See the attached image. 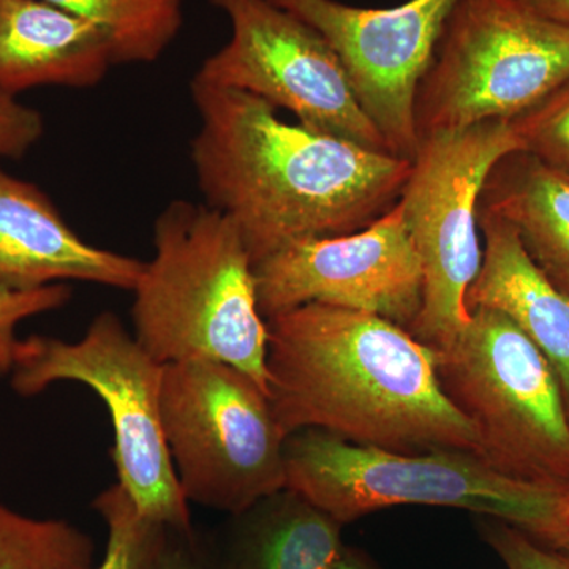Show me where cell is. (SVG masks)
<instances>
[{
  "label": "cell",
  "mask_w": 569,
  "mask_h": 569,
  "mask_svg": "<svg viewBox=\"0 0 569 569\" xmlns=\"http://www.w3.org/2000/svg\"><path fill=\"white\" fill-rule=\"evenodd\" d=\"M190 93L198 187L233 222L253 264L295 242L362 230L399 200L410 160L284 122L250 93L194 78Z\"/></svg>",
  "instance_id": "cell-1"
},
{
  "label": "cell",
  "mask_w": 569,
  "mask_h": 569,
  "mask_svg": "<svg viewBox=\"0 0 569 569\" xmlns=\"http://www.w3.org/2000/svg\"><path fill=\"white\" fill-rule=\"evenodd\" d=\"M266 321L269 399L284 436L318 429L389 451L481 456L477 427L441 387L436 351L402 326L325 305Z\"/></svg>",
  "instance_id": "cell-2"
},
{
  "label": "cell",
  "mask_w": 569,
  "mask_h": 569,
  "mask_svg": "<svg viewBox=\"0 0 569 569\" xmlns=\"http://www.w3.org/2000/svg\"><path fill=\"white\" fill-rule=\"evenodd\" d=\"M153 250L132 291L138 342L162 365L233 366L269 395L268 321L233 222L206 203L171 201L153 223Z\"/></svg>",
  "instance_id": "cell-3"
},
{
  "label": "cell",
  "mask_w": 569,
  "mask_h": 569,
  "mask_svg": "<svg viewBox=\"0 0 569 569\" xmlns=\"http://www.w3.org/2000/svg\"><path fill=\"white\" fill-rule=\"evenodd\" d=\"M283 456L284 488L342 526L381 509L418 505L503 520L550 549L559 550L567 535L565 489L509 478L473 452H397L302 429L287 437Z\"/></svg>",
  "instance_id": "cell-4"
},
{
  "label": "cell",
  "mask_w": 569,
  "mask_h": 569,
  "mask_svg": "<svg viewBox=\"0 0 569 569\" xmlns=\"http://www.w3.org/2000/svg\"><path fill=\"white\" fill-rule=\"evenodd\" d=\"M163 369L116 313L102 312L77 342L50 336L21 339L10 385L21 397L39 396L61 381L91 388L110 413L118 485L144 518L192 531L189 501L164 440Z\"/></svg>",
  "instance_id": "cell-5"
},
{
  "label": "cell",
  "mask_w": 569,
  "mask_h": 569,
  "mask_svg": "<svg viewBox=\"0 0 569 569\" xmlns=\"http://www.w3.org/2000/svg\"><path fill=\"white\" fill-rule=\"evenodd\" d=\"M437 359L441 387L477 427L486 462L519 481L568 488L567 399L548 358L518 326L478 307Z\"/></svg>",
  "instance_id": "cell-6"
},
{
  "label": "cell",
  "mask_w": 569,
  "mask_h": 569,
  "mask_svg": "<svg viewBox=\"0 0 569 569\" xmlns=\"http://www.w3.org/2000/svg\"><path fill=\"white\" fill-rule=\"evenodd\" d=\"M569 80V26L519 0H459L415 99L418 140L515 121Z\"/></svg>",
  "instance_id": "cell-7"
},
{
  "label": "cell",
  "mask_w": 569,
  "mask_h": 569,
  "mask_svg": "<svg viewBox=\"0 0 569 569\" xmlns=\"http://www.w3.org/2000/svg\"><path fill=\"white\" fill-rule=\"evenodd\" d=\"M523 151L508 121L441 130L419 140L399 204L422 271V306L408 332L445 353L470 320L466 296L482 263L478 204L490 171Z\"/></svg>",
  "instance_id": "cell-8"
},
{
  "label": "cell",
  "mask_w": 569,
  "mask_h": 569,
  "mask_svg": "<svg viewBox=\"0 0 569 569\" xmlns=\"http://www.w3.org/2000/svg\"><path fill=\"white\" fill-rule=\"evenodd\" d=\"M160 413L189 503L239 515L284 488V440L252 377L209 359L164 365Z\"/></svg>",
  "instance_id": "cell-9"
},
{
  "label": "cell",
  "mask_w": 569,
  "mask_h": 569,
  "mask_svg": "<svg viewBox=\"0 0 569 569\" xmlns=\"http://www.w3.org/2000/svg\"><path fill=\"white\" fill-rule=\"evenodd\" d=\"M209 2L230 20L231 39L201 63L194 80L258 97L307 129L392 153L316 29L272 0Z\"/></svg>",
  "instance_id": "cell-10"
},
{
  "label": "cell",
  "mask_w": 569,
  "mask_h": 569,
  "mask_svg": "<svg viewBox=\"0 0 569 569\" xmlns=\"http://www.w3.org/2000/svg\"><path fill=\"white\" fill-rule=\"evenodd\" d=\"M316 29L342 62L356 100L389 149L413 159L415 99L459 0L366 9L339 0H272Z\"/></svg>",
  "instance_id": "cell-11"
},
{
  "label": "cell",
  "mask_w": 569,
  "mask_h": 569,
  "mask_svg": "<svg viewBox=\"0 0 569 569\" xmlns=\"http://www.w3.org/2000/svg\"><path fill=\"white\" fill-rule=\"evenodd\" d=\"M253 271L264 320L325 305L373 313L408 331L422 306L421 263L397 203L362 230L295 242Z\"/></svg>",
  "instance_id": "cell-12"
},
{
  "label": "cell",
  "mask_w": 569,
  "mask_h": 569,
  "mask_svg": "<svg viewBox=\"0 0 569 569\" xmlns=\"http://www.w3.org/2000/svg\"><path fill=\"white\" fill-rule=\"evenodd\" d=\"M144 261L89 244L39 187L0 164V287L89 282L133 291Z\"/></svg>",
  "instance_id": "cell-13"
},
{
  "label": "cell",
  "mask_w": 569,
  "mask_h": 569,
  "mask_svg": "<svg viewBox=\"0 0 569 569\" xmlns=\"http://www.w3.org/2000/svg\"><path fill=\"white\" fill-rule=\"evenodd\" d=\"M114 66L102 29L47 0H0V91L91 89Z\"/></svg>",
  "instance_id": "cell-14"
},
{
  "label": "cell",
  "mask_w": 569,
  "mask_h": 569,
  "mask_svg": "<svg viewBox=\"0 0 569 569\" xmlns=\"http://www.w3.org/2000/svg\"><path fill=\"white\" fill-rule=\"evenodd\" d=\"M478 223L485 249L467 310L488 307L518 326L556 370L569 408V296L531 260L511 223L479 208Z\"/></svg>",
  "instance_id": "cell-15"
},
{
  "label": "cell",
  "mask_w": 569,
  "mask_h": 569,
  "mask_svg": "<svg viewBox=\"0 0 569 569\" xmlns=\"http://www.w3.org/2000/svg\"><path fill=\"white\" fill-rule=\"evenodd\" d=\"M342 523L283 488L231 516L222 569H325L343 548Z\"/></svg>",
  "instance_id": "cell-16"
},
{
  "label": "cell",
  "mask_w": 569,
  "mask_h": 569,
  "mask_svg": "<svg viewBox=\"0 0 569 569\" xmlns=\"http://www.w3.org/2000/svg\"><path fill=\"white\" fill-rule=\"evenodd\" d=\"M479 209L518 231L531 260L569 296V181L531 153L503 157L490 171Z\"/></svg>",
  "instance_id": "cell-17"
},
{
  "label": "cell",
  "mask_w": 569,
  "mask_h": 569,
  "mask_svg": "<svg viewBox=\"0 0 569 569\" xmlns=\"http://www.w3.org/2000/svg\"><path fill=\"white\" fill-rule=\"evenodd\" d=\"M110 39L114 66L152 63L178 39L187 0H47Z\"/></svg>",
  "instance_id": "cell-18"
},
{
  "label": "cell",
  "mask_w": 569,
  "mask_h": 569,
  "mask_svg": "<svg viewBox=\"0 0 569 569\" xmlns=\"http://www.w3.org/2000/svg\"><path fill=\"white\" fill-rule=\"evenodd\" d=\"M96 545L62 519L20 515L0 501V569H93Z\"/></svg>",
  "instance_id": "cell-19"
},
{
  "label": "cell",
  "mask_w": 569,
  "mask_h": 569,
  "mask_svg": "<svg viewBox=\"0 0 569 569\" xmlns=\"http://www.w3.org/2000/svg\"><path fill=\"white\" fill-rule=\"evenodd\" d=\"M92 507L108 530L102 563L93 569L156 567L167 541L168 527L144 518L118 482L100 492Z\"/></svg>",
  "instance_id": "cell-20"
},
{
  "label": "cell",
  "mask_w": 569,
  "mask_h": 569,
  "mask_svg": "<svg viewBox=\"0 0 569 569\" xmlns=\"http://www.w3.org/2000/svg\"><path fill=\"white\" fill-rule=\"evenodd\" d=\"M511 123L523 151L569 181V80Z\"/></svg>",
  "instance_id": "cell-21"
},
{
  "label": "cell",
  "mask_w": 569,
  "mask_h": 569,
  "mask_svg": "<svg viewBox=\"0 0 569 569\" xmlns=\"http://www.w3.org/2000/svg\"><path fill=\"white\" fill-rule=\"evenodd\" d=\"M71 299L69 284L54 283L36 290H10L0 287V377L10 376L17 361L18 326L67 306Z\"/></svg>",
  "instance_id": "cell-22"
},
{
  "label": "cell",
  "mask_w": 569,
  "mask_h": 569,
  "mask_svg": "<svg viewBox=\"0 0 569 569\" xmlns=\"http://www.w3.org/2000/svg\"><path fill=\"white\" fill-rule=\"evenodd\" d=\"M477 529L508 569H569V557L545 548L511 523L479 516Z\"/></svg>",
  "instance_id": "cell-23"
},
{
  "label": "cell",
  "mask_w": 569,
  "mask_h": 569,
  "mask_svg": "<svg viewBox=\"0 0 569 569\" xmlns=\"http://www.w3.org/2000/svg\"><path fill=\"white\" fill-rule=\"evenodd\" d=\"M39 111L0 91V159H21L43 137Z\"/></svg>",
  "instance_id": "cell-24"
},
{
  "label": "cell",
  "mask_w": 569,
  "mask_h": 569,
  "mask_svg": "<svg viewBox=\"0 0 569 569\" xmlns=\"http://www.w3.org/2000/svg\"><path fill=\"white\" fill-rule=\"evenodd\" d=\"M153 569H222L217 548L194 531L168 529L167 541Z\"/></svg>",
  "instance_id": "cell-25"
},
{
  "label": "cell",
  "mask_w": 569,
  "mask_h": 569,
  "mask_svg": "<svg viewBox=\"0 0 569 569\" xmlns=\"http://www.w3.org/2000/svg\"><path fill=\"white\" fill-rule=\"evenodd\" d=\"M519 2L550 21L569 26V0H519Z\"/></svg>",
  "instance_id": "cell-26"
},
{
  "label": "cell",
  "mask_w": 569,
  "mask_h": 569,
  "mask_svg": "<svg viewBox=\"0 0 569 569\" xmlns=\"http://www.w3.org/2000/svg\"><path fill=\"white\" fill-rule=\"evenodd\" d=\"M325 569H381L376 561L370 559L362 550L343 545L339 556Z\"/></svg>",
  "instance_id": "cell-27"
},
{
  "label": "cell",
  "mask_w": 569,
  "mask_h": 569,
  "mask_svg": "<svg viewBox=\"0 0 569 569\" xmlns=\"http://www.w3.org/2000/svg\"><path fill=\"white\" fill-rule=\"evenodd\" d=\"M559 552L565 553V556L569 557V515L567 518V535H565V541L563 545H561Z\"/></svg>",
  "instance_id": "cell-28"
},
{
  "label": "cell",
  "mask_w": 569,
  "mask_h": 569,
  "mask_svg": "<svg viewBox=\"0 0 569 569\" xmlns=\"http://www.w3.org/2000/svg\"><path fill=\"white\" fill-rule=\"evenodd\" d=\"M565 500H567V512L569 515V486L567 489H565ZM568 518V516H567Z\"/></svg>",
  "instance_id": "cell-29"
}]
</instances>
